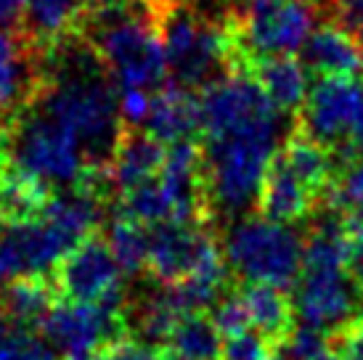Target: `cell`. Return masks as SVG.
Wrapping results in <instances>:
<instances>
[{
	"label": "cell",
	"instance_id": "ac0fdd59",
	"mask_svg": "<svg viewBox=\"0 0 363 360\" xmlns=\"http://www.w3.org/2000/svg\"><path fill=\"white\" fill-rule=\"evenodd\" d=\"M244 305L250 313V323L252 329L279 344L284 337H289L294 329V305L284 289L273 286V283H257V281H247L242 289Z\"/></svg>",
	"mask_w": 363,
	"mask_h": 360
},
{
	"label": "cell",
	"instance_id": "3957f363",
	"mask_svg": "<svg viewBox=\"0 0 363 360\" xmlns=\"http://www.w3.org/2000/svg\"><path fill=\"white\" fill-rule=\"evenodd\" d=\"M321 6L323 0H244L225 19L231 69L247 74L255 61L300 53Z\"/></svg>",
	"mask_w": 363,
	"mask_h": 360
},
{
	"label": "cell",
	"instance_id": "52a82bcc",
	"mask_svg": "<svg viewBox=\"0 0 363 360\" xmlns=\"http://www.w3.org/2000/svg\"><path fill=\"white\" fill-rule=\"evenodd\" d=\"M80 241L85 239L51 210L32 220L0 223V283L48 276Z\"/></svg>",
	"mask_w": 363,
	"mask_h": 360
},
{
	"label": "cell",
	"instance_id": "cb8c5ba5",
	"mask_svg": "<svg viewBox=\"0 0 363 360\" xmlns=\"http://www.w3.org/2000/svg\"><path fill=\"white\" fill-rule=\"evenodd\" d=\"M210 318L218 326V331L223 334V339L239 337V334H244V331L252 326L242 294H225V297H220V300L212 305Z\"/></svg>",
	"mask_w": 363,
	"mask_h": 360
},
{
	"label": "cell",
	"instance_id": "4dcf8cb0",
	"mask_svg": "<svg viewBox=\"0 0 363 360\" xmlns=\"http://www.w3.org/2000/svg\"><path fill=\"white\" fill-rule=\"evenodd\" d=\"M350 268L355 273V281H358V289H361V305H358V323H363V249H353V262Z\"/></svg>",
	"mask_w": 363,
	"mask_h": 360
},
{
	"label": "cell",
	"instance_id": "83f0119b",
	"mask_svg": "<svg viewBox=\"0 0 363 360\" xmlns=\"http://www.w3.org/2000/svg\"><path fill=\"white\" fill-rule=\"evenodd\" d=\"M96 360H164L160 347L143 344L138 339H122L117 344H111L99 355H93Z\"/></svg>",
	"mask_w": 363,
	"mask_h": 360
},
{
	"label": "cell",
	"instance_id": "9c48e42d",
	"mask_svg": "<svg viewBox=\"0 0 363 360\" xmlns=\"http://www.w3.org/2000/svg\"><path fill=\"white\" fill-rule=\"evenodd\" d=\"M61 300L74 302H125L122 268L109 241L88 236L51 273Z\"/></svg>",
	"mask_w": 363,
	"mask_h": 360
},
{
	"label": "cell",
	"instance_id": "7402d4cb",
	"mask_svg": "<svg viewBox=\"0 0 363 360\" xmlns=\"http://www.w3.org/2000/svg\"><path fill=\"white\" fill-rule=\"evenodd\" d=\"M109 247L120 262L122 273L135 276L146 270L149 262V225H141L128 218H114L109 225Z\"/></svg>",
	"mask_w": 363,
	"mask_h": 360
},
{
	"label": "cell",
	"instance_id": "5bb4252c",
	"mask_svg": "<svg viewBox=\"0 0 363 360\" xmlns=\"http://www.w3.org/2000/svg\"><path fill=\"white\" fill-rule=\"evenodd\" d=\"M300 53L305 67L321 77H358L363 69V43L334 21L313 30Z\"/></svg>",
	"mask_w": 363,
	"mask_h": 360
},
{
	"label": "cell",
	"instance_id": "d6a6232c",
	"mask_svg": "<svg viewBox=\"0 0 363 360\" xmlns=\"http://www.w3.org/2000/svg\"><path fill=\"white\" fill-rule=\"evenodd\" d=\"M289 360H337V352L326 350V352H318V355H305V358H289Z\"/></svg>",
	"mask_w": 363,
	"mask_h": 360
},
{
	"label": "cell",
	"instance_id": "7c38bea8",
	"mask_svg": "<svg viewBox=\"0 0 363 360\" xmlns=\"http://www.w3.org/2000/svg\"><path fill=\"white\" fill-rule=\"evenodd\" d=\"M143 125H146V133L162 140L164 146L194 140L202 133L199 96H194L189 88H181L170 80L154 93L152 111Z\"/></svg>",
	"mask_w": 363,
	"mask_h": 360
},
{
	"label": "cell",
	"instance_id": "e575fe53",
	"mask_svg": "<svg viewBox=\"0 0 363 360\" xmlns=\"http://www.w3.org/2000/svg\"><path fill=\"white\" fill-rule=\"evenodd\" d=\"M77 360H96V358H77Z\"/></svg>",
	"mask_w": 363,
	"mask_h": 360
},
{
	"label": "cell",
	"instance_id": "ffe728a7",
	"mask_svg": "<svg viewBox=\"0 0 363 360\" xmlns=\"http://www.w3.org/2000/svg\"><path fill=\"white\" fill-rule=\"evenodd\" d=\"M279 159L289 167V170L303 180L305 186L321 196L329 191V186L337 178V159L329 149H323L321 143L303 135V133H292L284 149L279 151Z\"/></svg>",
	"mask_w": 363,
	"mask_h": 360
},
{
	"label": "cell",
	"instance_id": "6da1fadb",
	"mask_svg": "<svg viewBox=\"0 0 363 360\" xmlns=\"http://www.w3.org/2000/svg\"><path fill=\"white\" fill-rule=\"evenodd\" d=\"M281 120L233 128L204 138V180L210 207L239 212L257 201L262 178L279 151Z\"/></svg>",
	"mask_w": 363,
	"mask_h": 360
},
{
	"label": "cell",
	"instance_id": "836d02e7",
	"mask_svg": "<svg viewBox=\"0 0 363 360\" xmlns=\"http://www.w3.org/2000/svg\"><path fill=\"white\" fill-rule=\"evenodd\" d=\"M167 360H181V358H172V355H167Z\"/></svg>",
	"mask_w": 363,
	"mask_h": 360
},
{
	"label": "cell",
	"instance_id": "4316f807",
	"mask_svg": "<svg viewBox=\"0 0 363 360\" xmlns=\"http://www.w3.org/2000/svg\"><path fill=\"white\" fill-rule=\"evenodd\" d=\"M152 101H154V93L152 90H141V88H128L120 93V114H122V122H128V125H143L146 117H149V111H152Z\"/></svg>",
	"mask_w": 363,
	"mask_h": 360
},
{
	"label": "cell",
	"instance_id": "30bf717a",
	"mask_svg": "<svg viewBox=\"0 0 363 360\" xmlns=\"http://www.w3.org/2000/svg\"><path fill=\"white\" fill-rule=\"evenodd\" d=\"M207 223L167 220L149 228V262L146 270L154 279L172 286L181 283L202 260V254L212 244Z\"/></svg>",
	"mask_w": 363,
	"mask_h": 360
},
{
	"label": "cell",
	"instance_id": "8992f818",
	"mask_svg": "<svg viewBox=\"0 0 363 360\" xmlns=\"http://www.w3.org/2000/svg\"><path fill=\"white\" fill-rule=\"evenodd\" d=\"M297 133L332 151L342 170L363 151V82L358 77H321L308 90Z\"/></svg>",
	"mask_w": 363,
	"mask_h": 360
},
{
	"label": "cell",
	"instance_id": "f1b7e54d",
	"mask_svg": "<svg viewBox=\"0 0 363 360\" xmlns=\"http://www.w3.org/2000/svg\"><path fill=\"white\" fill-rule=\"evenodd\" d=\"M334 352L340 360H363V323H350L334 334Z\"/></svg>",
	"mask_w": 363,
	"mask_h": 360
},
{
	"label": "cell",
	"instance_id": "d590c367",
	"mask_svg": "<svg viewBox=\"0 0 363 360\" xmlns=\"http://www.w3.org/2000/svg\"><path fill=\"white\" fill-rule=\"evenodd\" d=\"M0 135H3V128H0Z\"/></svg>",
	"mask_w": 363,
	"mask_h": 360
},
{
	"label": "cell",
	"instance_id": "8fae6325",
	"mask_svg": "<svg viewBox=\"0 0 363 360\" xmlns=\"http://www.w3.org/2000/svg\"><path fill=\"white\" fill-rule=\"evenodd\" d=\"M40 45L19 30H0V111H16L35 99L43 85Z\"/></svg>",
	"mask_w": 363,
	"mask_h": 360
},
{
	"label": "cell",
	"instance_id": "484cf974",
	"mask_svg": "<svg viewBox=\"0 0 363 360\" xmlns=\"http://www.w3.org/2000/svg\"><path fill=\"white\" fill-rule=\"evenodd\" d=\"M323 6L329 9L337 27L363 43V0H323Z\"/></svg>",
	"mask_w": 363,
	"mask_h": 360
},
{
	"label": "cell",
	"instance_id": "ba28073f",
	"mask_svg": "<svg viewBox=\"0 0 363 360\" xmlns=\"http://www.w3.org/2000/svg\"><path fill=\"white\" fill-rule=\"evenodd\" d=\"M43 337L67 360L93 358L128 337L125 302L61 300L43 320Z\"/></svg>",
	"mask_w": 363,
	"mask_h": 360
},
{
	"label": "cell",
	"instance_id": "8d00e7d4",
	"mask_svg": "<svg viewBox=\"0 0 363 360\" xmlns=\"http://www.w3.org/2000/svg\"><path fill=\"white\" fill-rule=\"evenodd\" d=\"M337 360H340V358H337Z\"/></svg>",
	"mask_w": 363,
	"mask_h": 360
},
{
	"label": "cell",
	"instance_id": "e0dca14e",
	"mask_svg": "<svg viewBox=\"0 0 363 360\" xmlns=\"http://www.w3.org/2000/svg\"><path fill=\"white\" fill-rule=\"evenodd\" d=\"M85 21L82 0H27V13L21 32L40 48H51L53 43L69 35H80Z\"/></svg>",
	"mask_w": 363,
	"mask_h": 360
},
{
	"label": "cell",
	"instance_id": "d6986e66",
	"mask_svg": "<svg viewBox=\"0 0 363 360\" xmlns=\"http://www.w3.org/2000/svg\"><path fill=\"white\" fill-rule=\"evenodd\" d=\"M59 291L48 276H32L6 283L3 291V310L9 313L11 326L16 329H40L45 315L53 310Z\"/></svg>",
	"mask_w": 363,
	"mask_h": 360
},
{
	"label": "cell",
	"instance_id": "d4e9b609",
	"mask_svg": "<svg viewBox=\"0 0 363 360\" xmlns=\"http://www.w3.org/2000/svg\"><path fill=\"white\" fill-rule=\"evenodd\" d=\"M220 360H279L276 344L260 334H239L223 342Z\"/></svg>",
	"mask_w": 363,
	"mask_h": 360
},
{
	"label": "cell",
	"instance_id": "f546056e",
	"mask_svg": "<svg viewBox=\"0 0 363 360\" xmlns=\"http://www.w3.org/2000/svg\"><path fill=\"white\" fill-rule=\"evenodd\" d=\"M27 13V0H0V30H19Z\"/></svg>",
	"mask_w": 363,
	"mask_h": 360
},
{
	"label": "cell",
	"instance_id": "2e32d148",
	"mask_svg": "<svg viewBox=\"0 0 363 360\" xmlns=\"http://www.w3.org/2000/svg\"><path fill=\"white\" fill-rule=\"evenodd\" d=\"M247 74L255 77V82L265 90V96L281 114L303 109L308 99V67L300 59L294 56L260 59L247 69Z\"/></svg>",
	"mask_w": 363,
	"mask_h": 360
},
{
	"label": "cell",
	"instance_id": "1f68e13d",
	"mask_svg": "<svg viewBox=\"0 0 363 360\" xmlns=\"http://www.w3.org/2000/svg\"><path fill=\"white\" fill-rule=\"evenodd\" d=\"M11 329H13V326H11L9 313L3 310V305H0V339H3V337H6V334H9Z\"/></svg>",
	"mask_w": 363,
	"mask_h": 360
},
{
	"label": "cell",
	"instance_id": "5b68a950",
	"mask_svg": "<svg viewBox=\"0 0 363 360\" xmlns=\"http://www.w3.org/2000/svg\"><path fill=\"white\" fill-rule=\"evenodd\" d=\"M160 35L170 80L181 88H204L218 80L223 67H231V40L225 24L204 19L183 3H175L160 16Z\"/></svg>",
	"mask_w": 363,
	"mask_h": 360
},
{
	"label": "cell",
	"instance_id": "44dd1931",
	"mask_svg": "<svg viewBox=\"0 0 363 360\" xmlns=\"http://www.w3.org/2000/svg\"><path fill=\"white\" fill-rule=\"evenodd\" d=\"M167 352L181 360H220L223 334L204 313H183L167 339Z\"/></svg>",
	"mask_w": 363,
	"mask_h": 360
},
{
	"label": "cell",
	"instance_id": "603a6c76",
	"mask_svg": "<svg viewBox=\"0 0 363 360\" xmlns=\"http://www.w3.org/2000/svg\"><path fill=\"white\" fill-rule=\"evenodd\" d=\"M0 360H59L48 339H38L30 329H13L0 339Z\"/></svg>",
	"mask_w": 363,
	"mask_h": 360
},
{
	"label": "cell",
	"instance_id": "277c9868",
	"mask_svg": "<svg viewBox=\"0 0 363 360\" xmlns=\"http://www.w3.org/2000/svg\"><path fill=\"white\" fill-rule=\"evenodd\" d=\"M303 241L289 225L262 215L236 220L225 233L223 254L242 279L289 289L303 270Z\"/></svg>",
	"mask_w": 363,
	"mask_h": 360
},
{
	"label": "cell",
	"instance_id": "9a60e30c",
	"mask_svg": "<svg viewBox=\"0 0 363 360\" xmlns=\"http://www.w3.org/2000/svg\"><path fill=\"white\" fill-rule=\"evenodd\" d=\"M167 146L149 133H125L109 162V175L117 193L135 189L162 170Z\"/></svg>",
	"mask_w": 363,
	"mask_h": 360
},
{
	"label": "cell",
	"instance_id": "7a4b0ae2",
	"mask_svg": "<svg viewBox=\"0 0 363 360\" xmlns=\"http://www.w3.org/2000/svg\"><path fill=\"white\" fill-rule=\"evenodd\" d=\"M0 143L11 167L43 180L51 189L74 186L91 167L80 138L38 99L11 114Z\"/></svg>",
	"mask_w": 363,
	"mask_h": 360
},
{
	"label": "cell",
	"instance_id": "4fadbf2b",
	"mask_svg": "<svg viewBox=\"0 0 363 360\" xmlns=\"http://www.w3.org/2000/svg\"><path fill=\"white\" fill-rule=\"evenodd\" d=\"M315 201H318V196L279 159V151H276L271 167L262 178L257 201H255L257 215L273 223L289 225V223H297L303 220L305 215H311Z\"/></svg>",
	"mask_w": 363,
	"mask_h": 360
}]
</instances>
